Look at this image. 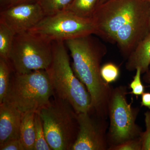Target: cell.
<instances>
[{
    "label": "cell",
    "mask_w": 150,
    "mask_h": 150,
    "mask_svg": "<svg viewBox=\"0 0 150 150\" xmlns=\"http://www.w3.org/2000/svg\"><path fill=\"white\" fill-rule=\"evenodd\" d=\"M120 71L119 68L115 64L108 63L101 67L100 74L103 79L108 84L114 82L119 77Z\"/></svg>",
    "instance_id": "cell-19"
},
{
    "label": "cell",
    "mask_w": 150,
    "mask_h": 150,
    "mask_svg": "<svg viewBox=\"0 0 150 150\" xmlns=\"http://www.w3.org/2000/svg\"><path fill=\"white\" fill-rule=\"evenodd\" d=\"M145 80L146 82L150 84V70H149L146 73Z\"/></svg>",
    "instance_id": "cell-26"
},
{
    "label": "cell",
    "mask_w": 150,
    "mask_h": 150,
    "mask_svg": "<svg viewBox=\"0 0 150 150\" xmlns=\"http://www.w3.org/2000/svg\"><path fill=\"white\" fill-rule=\"evenodd\" d=\"M150 64V32L138 44L129 56L126 69L134 71L141 69L142 74L147 72Z\"/></svg>",
    "instance_id": "cell-12"
},
{
    "label": "cell",
    "mask_w": 150,
    "mask_h": 150,
    "mask_svg": "<svg viewBox=\"0 0 150 150\" xmlns=\"http://www.w3.org/2000/svg\"><path fill=\"white\" fill-rule=\"evenodd\" d=\"M13 72L3 103H6L24 113L37 111L50 102L54 92L46 70L25 74Z\"/></svg>",
    "instance_id": "cell-4"
},
{
    "label": "cell",
    "mask_w": 150,
    "mask_h": 150,
    "mask_svg": "<svg viewBox=\"0 0 150 150\" xmlns=\"http://www.w3.org/2000/svg\"><path fill=\"white\" fill-rule=\"evenodd\" d=\"M149 28H150V8L149 20Z\"/></svg>",
    "instance_id": "cell-28"
},
{
    "label": "cell",
    "mask_w": 150,
    "mask_h": 150,
    "mask_svg": "<svg viewBox=\"0 0 150 150\" xmlns=\"http://www.w3.org/2000/svg\"><path fill=\"white\" fill-rule=\"evenodd\" d=\"M23 115L16 108L6 103L0 104V146L10 140L20 139Z\"/></svg>",
    "instance_id": "cell-11"
},
{
    "label": "cell",
    "mask_w": 150,
    "mask_h": 150,
    "mask_svg": "<svg viewBox=\"0 0 150 150\" xmlns=\"http://www.w3.org/2000/svg\"><path fill=\"white\" fill-rule=\"evenodd\" d=\"M54 96L36 112L51 150H71L79 131L77 113L69 102Z\"/></svg>",
    "instance_id": "cell-5"
},
{
    "label": "cell",
    "mask_w": 150,
    "mask_h": 150,
    "mask_svg": "<svg viewBox=\"0 0 150 150\" xmlns=\"http://www.w3.org/2000/svg\"><path fill=\"white\" fill-rule=\"evenodd\" d=\"M29 32L46 40L65 41L96 34L92 18L82 17L69 10L45 16Z\"/></svg>",
    "instance_id": "cell-8"
},
{
    "label": "cell",
    "mask_w": 150,
    "mask_h": 150,
    "mask_svg": "<svg viewBox=\"0 0 150 150\" xmlns=\"http://www.w3.org/2000/svg\"><path fill=\"white\" fill-rule=\"evenodd\" d=\"M65 43L73 59V71L90 95L92 109L106 119L113 88L100 74V64L106 54L105 48L92 35L67 40Z\"/></svg>",
    "instance_id": "cell-2"
},
{
    "label": "cell",
    "mask_w": 150,
    "mask_h": 150,
    "mask_svg": "<svg viewBox=\"0 0 150 150\" xmlns=\"http://www.w3.org/2000/svg\"><path fill=\"white\" fill-rule=\"evenodd\" d=\"M36 111L23 113L22 119L20 139L25 150H34L35 142V117Z\"/></svg>",
    "instance_id": "cell-13"
},
{
    "label": "cell",
    "mask_w": 150,
    "mask_h": 150,
    "mask_svg": "<svg viewBox=\"0 0 150 150\" xmlns=\"http://www.w3.org/2000/svg\"><path fill=\"white\" fill-rule=\"evenodd\" d=\"M0 150H25L20 139L10 140L0 146Z\"/></svg>",
    "instance_id": "cell-23"
},
{
    "label": "cell",
    "mask_w": 150,
    "mask_h": 150,
    "mask_svg": "<svg viewBox=\"0 0 150 150\" xmlns=\"http://www.w3.org/2000/svg\"><path fill=\"white\" fill-rule=\"evenodd\" d=\"M108 1V0H100L99 4V5H98V6L102 4H103V3L106 2V1Z\"/></svg>",
    "instance_id": "cell-27"
},
{
    "label": "cell",
    "mask_w": 150,
    "mask_h": 150,
    "mask_svg": "<svg viewBox=\"0 0 150 150\" xmlns=\"http://www.w3.org/2000/svg\"><path fill=\"white\" fill-rule=\"evenodd\" d=\"M100 0H73L67 10L82 17L92 18Z\"/></svg>",
    "instance_id": "cell-14"
},
{
    "label": "cell",
    "mask_w": 150,
    "mask_h": 150,
    "mask_svg": "<svg viewBox=\"0 0 150 150\" xmlns=\"http://www.w3.org/2000/svg\"><path fill=\"white\" fill-rule=\"evenodd\" d=\"M149 70H150V66H149Z\"/></svg>",
    "instance_id": "cell-30"
},
{
    "label": "cell",
    "mask_w": 150,
    "mask_h": 150,
    "mask_svg": "<svg viewBox=\"0 0 150 150\" xmlns=\"http://www.w3.org/2000/svg\"><path fill=\"white\" fill-rule=\"evenodd\" d=\"M16 35L10 28L0 23V58L9 61Z\"/></svg>",
    "instance_id": "cell-15"
},
{
    "label": "cell",
    "mask_w": 150,
    "mask_h": 150,
    "mask_svg": "<svg viewBox=\"0 0 150 150\" xmlns=\"http://www.w3.org/2000/svg\"><path fill=\"white\" fill-rule=\"evenodd\" d=\"M45 16L37 2L11 6L0 13V23L5 25L16 34L28 32Z\"/></svg>",
    "instance_id": "cell-10"
},
{
    "label": "cell",
    "mask_w": 150,
    "mask_h": 150,
    "mask_svg": "<svg viewBox=\"0 0 150 150\" xmlns=\"http://www.w3.org/2000/svg\"><path fill=\"white\" fill-rule=\"evenodd\" d=\"M136 72L134 79L130 84V88L132 90L131 93L136 96H140L144 93V86L141 80V69L138 68Z\"/></svg>",
    "instance_id": "cell-21"
},
{
    "label": "cell",
    "mask_w": 150,
    "mask_h": 150,
    "mask_svg": "<svg viewBox=\"0 0 150 150\" xmlns=\"http://www.w3.org/2000/svg\"><path fill=\"white\" fill-rule=\"evenodd\" d=\"M52 43L53 59L46 71L54 95L69 102L77 113L90 112L92 109L90 95L73 71L65 42Z\"/></svg>",
    "instance_id": "cell-3"
},
{
    "label": "cell",
    "mask_w": 150,
    "mask_h": 150,
    "mask_svg": "<svg viewBox=\"0 0 150 150\" xmlns=\"http://www.w3.org/2000/svg\"><path fill=\"white\" fill-rule=\"evenodd\" d=\"M1 1H3V0H1Z\"/></svg>",
    "instance_id": "cell-31"
},
{
    "label": "cell",
    "mask_w": 150,
    "mask_h": 150,
    "mask_svg": "<svg viewBox=\"0 0 150 150\" xmlns=\"http://www.w3.org/2000/svg\"><path fill=\"white\" fill-rule=\"evenodd\" d=\"M73 0H37L45 16L53 15L67 10Z\"/></svg>",
    "instance_id": "cell-17"
},
{
    "label": "cell",
    "mask_w": 150,
    "mask_h": 150,
    "mask_svg": "<svg viewBox=\"0 0 150 150\" xmlns=\"http://www.w3.org/2000/svg\"><path fill=\"white\" fill-rule=\"evenodd\" d=\"M13 72L9 61L0 58V104L2 103L8 91Z\"/></svg>",
    "instance_id": "cell-16"
},
{
    "label": "cell",
    "mask_w": 150,
    "mask_h": 150,
    "mask_svg": "<svg viewBox=\"0 0 150 150\" xmlns=\"http://www.w3.org/2000/svg\"><path fill=\"white\" fill-rule=\"evenodd\" d=\"M145 1H147L149 2L150 3V0H145Z\"/></svg>",
    "instance_id": "cell-29"
},
{
    "label": "cell",
    "mask_w": 150,
    "mask_h": 150,
    "mask_svg": "<svg viewBox=\"0 0 150 150\" xmlns=\"http://www.w3.org/2000/svg\"><path fill=\"white\" fill-rule=\"evenodd\" d=\"M150 8L145 0H108L98 7L92 18L96 35L116 43L129 57L150 33Z\"/></svg>",
    "instance_id": "cell-1"
},
{
    "label": "cell",
    "mask_w": 150,
    "mask_h": 150,
    "mask_svg": "<svg viewBox=\"0 0 150 150\" xmlns=\"http://www.w3.org/2000/svg\"><path fill=\"white\" fill-rule=\"evenodd\" d=\"M36 1L37 0H10V5L9 6L20 4L35 2H36Z\"/></svg>",
    "instance_id": "cell-25"
},
{
    "label": "cell",
    "mask_w": 150,
    "mask_h": 150,
    "mask_svg": "<svg viewBox=\"0 0 150 150\" xmlns=\"http://www.w3.org/2000/svg\"><path fill=\"white\" fill-rule=\"evenodd\" d=\"M53 56L52 42L28 31L16 35L8 61L14 72L25 74L46 70Z\"/></svg>",
    "instance_id": "cell-6"
},
{
    "label": "cell",
    "mask_w": 150,
    "mask_h": 150,
    "mask_svg": "<svg viewBox=\"0 0 150 150\" xmlns=\"http://www.w3.org/2000/svg\"><path fill=\"white\" fill-rule=\"evenodd\" d=\"M109 150H142L141 137L129 140L125 142L111 147Z\"/></svg>",
    "instance_id": "cell-20"
},
{
    "label": "cell",
    "mask_w": 150,
    "mask_h": 150,
    "mask_svg": "<svg viewBox=\"0 0 150 150\" xmlns=\"http://www.w3.org/2000/svg\"><path fill=\"white\" fill-rule=\"evenodd\" d=\"M128 93L124 86L112 89L108 106L110 126L107 140L109 148L141 137L143 132L136 123L139 109L128 102Z\"/></svg>",
    "instance_id": "cell-7"
},
{
    "label": "cell",
    "mask_w": 150,
    "mask_h": 150,
    "mask_svg": "<svg viewBox=\"0 0 150 150\" xmlns=\"http://www.w3.org/2000/svg\"><path fill=\"white\" fill-rule=\"evenodd\" d=\"M35 123V142L34 150H52L46 141L41 118L36 111Z\"/></svg>",
    "instance_id": "cell-18"
},
{
    "label": "cell",
    "mask_w": 150,
    "mask_h": 150,
    "mask_svg": "<svg viewBox=\"0 0 150 150\" xmlns=\"http://www.w3.org/2000/svg\"><path fill=\"white\" fill-rule=\"evenodd\" d=\"M144 115L146 131L141 136L142 150H150V110L145 112Z\"/></svg>",
    "instance_id": "cell-22"
},
{
    "label": "cell",
    "mask_w": 150,
    "mask_h": 150,
    "mask_svg": "<svg viewBox=\"0 0 150 150\" xmlns=\"http://www.w3.org/2000/svg\"><path fill=\"white\" fill-rule=\"evenodd\" d=\"M141 105L150 109V93H144L142 95Z\"/></svg>",
    "instance_id": "cell-24"
},
{
    "label": "cell",
    "mask_w": 150,
    "mask_h": 150,
    "mask_svg": "<svg viewBox=\"0 0 150 150\" xmlns=\"http://www.w3.org/2000/svg\"><path fill=\"white\" fill-rule=\"evenodd\" d=\"M91 115V110L77 113L79 131L71 150H105L109 148L106 119L95 112L93 116Z\"/></svg>",
    "instance_id": "cell-9"
}]
</instances>
